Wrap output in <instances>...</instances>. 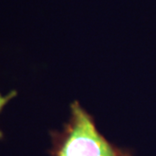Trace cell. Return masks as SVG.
<instances>
[{"instance_id":"1","label":"cell","mask_w":156,"mask_h":156,"mask_svg":"<svg viewBox=\"0 0 156 156\" xmlns=\"http://www.w3.org/2000/svg\"><path fill=\"white\" fill-rule=\"evenodd\" d=\"M50 135V156H133L132 151L117 147L101 134L94 117L77 101L71 103L63 128Z\"/></svg>"},{"instance_id":"2","label":"cell","mask_w":156,"mask_h":156,"mask_svg":"<svg viewBox=\"0 0 156 156\" xmlns=\"http://www.w3.org/2000/svg\"><path fill=\"white\" fill-rule=\"evenodd\" d=\"M16 95H17V92H16V91H11L8 95H2L0 94V113L2 112L4 107L5 106L6 104H7L13 97H15ZM3 137H4V134L2 133V131L0 130V140L3 139Z\"/></svg>"}]
</instances>
